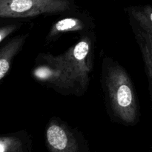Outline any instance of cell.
Returning a JSON list of instances; mask_svg holds the SVG:
<instances>
[{
  "instance_id": "8992f818",
  "label": "cell",
  "mask_w": 152,
  "mask_h": 152,
  "mask_svg": "<svg viewBox=\"0 0 152 152\" xmlns=\"http://www.w3.org/2000/svg\"><path fill=\"white\" fill-rule=\"evenodd\" d=\"M94 20L88 16H67L56 21L51 25L45 41L46 44H49L68 33H80L81 34L92 31L94 29Z\"/></svg>"
},
{
  "instance_id": "8fae6325",
  "label": "cell",
  "mask_w": 152,
  "mask_h": 152,
  "mask_svg": "<svg viewBox=\"0 0 152 152\" xmlns=\"http://www.w3.org/2000/svg\"><path fill=\"white\" fill-rule=\"evenodd\" d=\"M22 23H14L5 25L0 28V43L2 44L8 36L14 33L21 28Z\"/></svg>"
},
{
  "instance_id": "5b68a950",
  "label": "cell",
  "mask_w": 152,
  "mask_h": 152,
  "mask_svg": "<svg viewBox=\"0 0 152 152\" xmlns=\"http://www.w3.org/2000/svg\"><path fill=\"white\" fill-rule=\"evenodd\" d=\"M32 77L39 84L56 93L70 96V92L59 69L57 56L40 53L37 56L31 71Z\"/></svg>"
},
{
  "instance_id": "3957f363",
  "label": "cell",
  "mask_w": 152,
  "mask_h": 152,
  "mask_svg": "<svg viewBox=\"0 0 152 152\" xmlns=\"http://www.w3.org/2000/svg\"><path fill=\"white\" fill-rule=\"evenodd\" d=\"M75 9L73 0H0V18L5 19L72 13Z\"/></svg>"
},
{
  "instance_id": "7a4b0ae2",
  "label": "cell",
  "mask_w": 152,
  "mask_h": 152,
  "mask_svg": "<svg viewBox=\"0 0 152 152\" xmlns=\"http://www.w3.org/2000/svg\"><path fill=\"white\" fill-rule=\"evenodd\" d=\"M94 31L80 35L77 42L57 55L59 68L71 95L81 96L87 91L94 64Z\"/></svg>"
},
{
  "instance_id": "277c9868",
  "label": "cell",
  "mask_w": 152,
  "mask_h": 152,
  "mask_svg": "<svg viewBox=\"0 0 152 152\" xmlns=\"http://www.w3.org/2000/svg\"><path fill=\"white\" fill-rule=\"evenodd\" d=\"M80 137L78 131L59 117H50L46 125L45 141L50 152H81Z\"/></svg>"
},
{
  "instance_id": "30bf717a",
  "label": "cell",
  "mask_w": 152,
  "mask_h": 152,
  "mask_svg": "<svg viewBox=\"0 0 152 152\" xmlns=\"http://www.w3.org/2000/svg\"><path fill=\"white\" fill-rule=\"evenodd\" d=\"M25 132L0 137V152H23L25 145Z\"/></svg>"
},
{
  "instance_id": "6da1fadb",
  "label": "cell",
  "mask_w": 152,
  "mask_h": 152,
  "mask_svg": "<svg viewBox=\"0 0 152 152\" xmlns=\"http://www.w3.org/2000/svg\"><path fill=\"white\" fill-rule=\"evenodd\" d=\"M101 85L111 121L126 126L137 124L140 103L133 82L126 68L110 56L102 59Z\"/></svg>"
},
{
  "instance_id": "9c48e42d",
  "label": "cell",
  "mask_w": 152,
  "mask_h": 152,
  "mask_svg": "<svg viewBox=\"0 0 152 152\" xmlns=\"http://www.w3.org/2000/svg\"><path fill=\"white\" fill-rule=\"evenodd\" d=\"M129 22L139 27L152 37V6L134 5L129 6L125 8Z\"/></svg>"
},
{
  "instance_id": "ba28073f",
  "label": "cell",
  "mask_w": 152,
  "mask_h": 152,
  "mask_svg": "<svg viewBox=\"0 0 152 152\" xmlns=\"http://www.w3.org/2000/svg\"><path fill=\"white\" fill-rule=\"evenodd\" d=\"M129 23L142 55L152 102V37L141 30L133 22H129Z\"/></svg>"
},
{
  "instance_id": "52a82bcc",
  "label": "cell",
  "mask_w": 152,
  "mask_h": 152,
  "mask_svg": "<svg viewBox=\"0 0 152 152\" xmlns=\"http://www.w3.org/2000/svg\"><path fill=\"white\" fill-rule=\"evenodd\" d=\"M29 34H19L10 39L0 48V81L2 82L11 68L16 55L22 50Z\"/></svg>"
}]
</instances>
